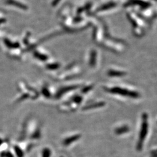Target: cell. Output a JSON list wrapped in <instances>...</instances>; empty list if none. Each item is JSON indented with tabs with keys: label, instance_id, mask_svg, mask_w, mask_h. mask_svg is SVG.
<instances>
[{
	"label": "cell",
	"instance_id": "1",
	"mask_svg": "<svg viewBox=\"0 0 157 157\" xmlns=\"http://www.w3.org/2000/svg\"><path fill=\"white\" fill-rule=\"evenodd\" d=\"M142 124L141 128L140 133L139 135V139L137 145V149L138 151H141L143 148L144 141L146 139V136L148 133V116L146 113H143L142 117Z\"/></svg>",
	"mask_w": 157,
	"mask_h": 157
},
{
	"label": "cell",
	"instance_id": "2",
	"mask_svg": "<svg viewBox=\"0 0 157 157\" xmlns=\"http://www.w3.org/2000/svg\"><path fill=\"white\" fill-rule=\"evenodd\" d=\"M108 91L113 94H119V95L125 96V97H129L133 98H139L140 97V94L136 91H129L127 89H124L118 87L109 89L108 90Z\"/></svg>",
	"mask_w": 157,
	"mask_h": 157
},
{
	"label": "cell",
	"instance_id": "3",
	"mask_svg": "<svg viewBox=\"0 0 157 157\" xmlns=\"http://www.w3.org/2000/svg\"><path fill=\"white\" fill-rule=\"evenodd\" d=\"M80 138V135H75L72 137H69L67 139H65L63 141V144L64 146H68V145L72 144L73 142L78 140Z\"/></svg>",
	"mask_w": 157,
	"mask_h": 157
},
{
	"label": "cell",
	"instance_id": "4",
	"mask_svg": "<svg viewBox=\"0 0 157 157\" xmlns=\"http://www.w3.org/2000/svg\"><path fill=\"white\" fill-rule=\"evenodd\" d=\"M77 86H71V87H64L62 89L59 90L57 94H56V97L57 98H59L60 97H61L65 93H67V91H69L71 90H74L76 88H77Z\"/></svg>",
	"mask_w": 157,
	"mask_h": 157
},
{
	"label": "cell",
	"instance_id": "5",
	"mask_svg": "<svg viewBox=\"0 0 157 157\" xmlns=\"http://www.w3.org/2000/svg\"><path fill=\"white\" fill-rule=\"evenodd\" d=\"M13 152L16 157H24V151L19 146H13Z\"/></svg>",
	"mask_w": 157,
	"mask_h": 157
},
{
	"label": "cell",
	"instance_id": "6",
	"mask_svg": "<svg viewBox=\"0 0 157 157\" xmlns=\"http://www.w3.org/2000/svg\"><path fill=\"white\" fill-rule=\"evenodd\" d=\"M129 130H130V129H129L128 126H122V127H120L119 128L115 129V132L117 135H122V134H124V133H126L128 132Z\"/></svg>",
	"mask_w": 157,
	"mask_h": 157
},
{
	"label": "cell",
	"instance_id": "7",
	"mask_svg": "<svg viewBox=\"0 0 157 157\" xmlns=\"http://www.w3.org/2000/svg\"><path fill=\"white\" fill-rule=\"evenodd\" d=\"M105 105V103L104 102H98V103H95L94 104H91L90 105H87L86 107H84L83 108V109L84 110H87V109H93L94 108H97V107H101L104 106Z\"/></svg>",
	"mask_w": 157,
	"mask_h": 157
},
{
	"label": "cell",
	"instance_id": "8",
	"mask_svg": "<svg viewBox=\"0 0 157 157\" xmlns=\"http://www.w3.org/2000/svg\"><path fill=\"white\" fill-rule=\"evenodd\" d=\"M52 152L51 151L50 149L49 148L45 147L44 148L41 153V157H51Z\"/></svg>",
	"mask_w": 157,
	"mask_h": 157
},
{
	"label": "cell",
	"instance_id": "9",
	"mask_svg": "<svg viewBox=\"0 0 157 157\" xmlns=\"http://www.w3.org/2000/svg\"><path fill=\"white\" fill-rule=\"evenodd\" d=\"M125 73L121 72H117V71H110L108 75L110 76H113V77H117V76H122V75H124Z\"/></svg>",
	"mask_w": 157,
	"mask_h": 157
},
{
	"label": "cell",
	"instance_id": "10",
	"mask_svg": "<svg viewBox=\"0 0 157 157\" xmlns=\"http://www.w3.org/2000/svg\"><path fill=\"white\" fill-rule=\"evenodd\" d=\"M73 101L75 102H76V103H77L78 104H79L82 101V97H80V96H76V97H75L74 98H73Z\"/></svg>",
	"mask_w": 157,
	"mask_h": 157
},
{
	"label": "cell",
	"instance_id": "11",
	"mask_svg": "<svg viewBox=\"0 0 157 157\" xmlns=\"http://www.w3.org/2000/svg\"><path fill=\"white\" fill-rule=\"evenodd\" d=\"M91 88H92V87H91V86H90V87H86V89H83V90L82 91H83V93H86V92H87L88 91H89Z\"/></svg>",
	"mask_w": 157,
	"mask_h": 157
},
{
	"label": "cell",
	"instance_id": "12",
	"mask_svg": "<svg viewBox=\"0 0 157 157\" xmlns=\"http://www.w3.org/2000/svg\"><path fill=\"white\" fill-rule=\"evenodd\" d=\"M2 144H3V140L0 138V147L1 146V145H2Z\"/></svg>",
	"mask_w": 157,
	"mask_h": 157
}]
</instances>
